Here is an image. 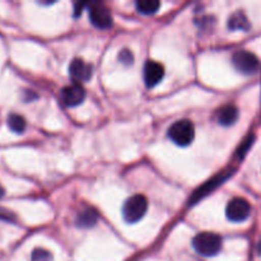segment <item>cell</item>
Returning <instances> with one entry per match:
<instances>
[{
  "label": "cell",
  "instance_id": "cell-1",
  "mask_svg": "<svg viewBox=\"0 0 261 261\" xmlns=\"http://www.w3.org/2000/svg\"><path fill=\"white\" fill-rule=\"evenodd\" d=\"M193 246L201 256H216L222 249V239L213 232H201L194 237Z\"/></svg>",
  "mask_w": 261,
  "mask_h": 261
},
{
  "label": "cell",
  "instance_id": "cell-2",
  "mask_svg": "<svg viewBox=\"0 0 261 261\" xmlns=\"http://www.w3.org/2000/svg\"><path fill=\"white\" fill-rule=\"evenodd\" d=\"M148 211V199L142 194H135L125 200L122 205V217L127 223H137Z\"/></svg>",
  "mask_w": 261,
  "mask_h": 261
},
{
  "label": "cell",
  "instance_id": "cell-3",
  "mask_svg": "<svg viewBox=\"0 0 261 261\" xmlns=\"http://www.w3.org/2000/svg\"><path fill=\"white\" fill-rule=\"evenodd\" d=\"M168 138L180 147H188L195 138V126L190 120H178L168 129Z\"/></svg>",
  "mask_w": 261,
  "mask_h": 261
},
{
  "label": "cell",
  "instance_id": "cell-4",
  "mask_svg": "<svg viewBox=\"0 0 261 261\" xmlns=\"http://www.w3.org/2000/svg\"><path fill=\"white\" fill-rule=\"evenodd\" d=\"M232 64L242 74H255L260 68V61L255 54L246 50L236 51L232 56Z\"/></svg>",
  "mask_w": 261,
  "mask_h": 261
},
{
  "label": "cell",
  "instance_id": "cell-5",
  "mask_svg": "<svg viewBox=\"0 0 261 261\" xmlns=\"http://www.w3.org/2000/svg\"><path fill=\"white\" fill-rule=\"evenodd\" d=\"M89 7V19L98 30H109L112 25V15L109 8L102 3H91Z\"/></svg>",
  "mask_w": 261,
  "mask_h": 261
},
{
  "label": "cell",
  "instance_id": "cell-6",
  "mask_svg": "<svg viewBox=\"0 0 261 261\" xmlns=\"http://www.w3.org/2000/svg\"><path fill=\"white\" fill-rule=\"evenodd\" d=\"M251 214V205L244 198H233L228 201L226 208V216L231 222H244Z\"/></svg>",
  "mask_w": 261,
  "mask_h": 261
},
{
  "label": "cell",
  "instance_id": "cell-7",
  "mask_svg": "<svg viewBox=\"0 0 261 261\" xmlns=\"http://www.w3.org/2000/svg\"><path fill=\"white\" fill-rule=\"evenodd\" d=\"M232 173H233V170L224 171V172H221L219 175H217L216 177H213L212 180H209L206 184H204L200 189H198V190L194 193L193 198L190 199V205L191 204H195L196 201H199L201 198H204L205 195H208L211 191L216 190V189L218 188V186H221L222 184L227 180V178H229V176H231Z\"/></svg>",
  "mask_w": 261,
  "mask_h": 261
},
{
  "label": "cell",
  "instance_id": "cell-8",
  "mask_svg": "<svg viewBox=\"0 0 261 261\" xmlns=\"http://www.w3.org/2000/svg\"><path fill=\"white\" fill-rule=\"evenodd\" d=\"M69 73H70V76L74 81V83L81 84L91 79L93 68H92L91 64L86 63L83 59H74L71 61L70 66H69Z\"/></svg>",
  "mask_w": 261,
  "mask_h": 261
},
{
  "label": "cell",
  "instance_id": "cell-9",
  "mask_svg": "<svg viewBox=\"0 0 261 261\" xmlns=\"http://www.w3.org/2000/svg\"><path fill=\"white\" fill-rule=\"evenodd\" d=\"M84 98H86V91L79 83L70 84L61 91V99L69 107L78 106L84 101Z\"/></svg>",
  "mask_w": 261,
  "mask_h": 261
},
{
  "label": "cell",
  "instance_id": "cell-10",
  "mask_svg": "<svg viewBox=\"0 0 261 261\" xmlns=\"http://www.w3.org/2000/svg\"><path fill=\"white\" fill-rule=\"evenodd\" d=\"M165 76V68L161 63L154 60H148L144 65V82L147 87H154Z\"/></svg>",
  "mask_w": 261,
  "mask_h": 261
},
{
  "label": "cell",
  "instance_id": "cell-11",
  "mask_svg": "<svg viewBox=\"0 0 261 261\" xmlns=\"http://www.w3.org/2000/svg\"><path fill=\"white\" fill-rule=\"evenodd\" d=\"M240 112L234 105H226L217 112V120L223 126H231L239 120Z\"/></svg>",
  "mask_w": 261,
  "mask_h": 261
},
{
  "label": "cell",
  "instance_id": "cell-12",
  "mask_svg": "<svg viewBox=\"0 0 261 261\" xmlns=\"http://www.w3.org/2000/svg\"><path fill=\"white\" fill-rule=\"evenodd\" d=\"M97 221H98V213H97L96 209L89 206V208L79 212L75 219V224L81 228H89V227H93L97 223Z\"/></svg>",
  "mask_w": 261,
  "mask_h": 261
},
{
  "label": "cell",
  "instance_id": "cell-13",
  "mask_svg": "<svg viewBox=\"0 0 261 261\" xmlns=\"http://www.w3.org/2000/svg\"><path fill=\"white\" fill-rule=\"evenodd\" d=\"M250 27H251V24L249 22V18L242 10H237L229 17L228 28L231 31H245V32H247Z\"/></svg>",
  "mask_w": 261,
  "mask_h": 261
},
{
  "label": "cell",
  "instance_id": "cell-14",
  "mask_svg": "<svg viewBox=\"0 0 261 261\" xmlns=\"http://www.w3.org/2000/svg\"><path fill=\"white\" fill-rule=\"evenodd\" d=\"M161 7V3L157 0H139L137 2L138 12L144 15H152L158 12Z\"/></svg>",
  "mask_w": 261,
  "mask_h": 261
},
{
  "label": "cell",
  "instance_id": "cell-15",
  "mask_svg": "<svg viewBox=\"0 0 261 261\" xmlns=\"http://www.w3.org/2000/svg\"><path fill=\"white\" fill-rule=\"evenodd\" d=\"M8 126L12 132L17 133V134H22L25 130V126H27V122H25L24 117L20 116L18 114H12L8 117Z\"/></svg>",
  "mask_w": 261,
  "mask_h": 261
},
{
  "label": "cell",
  "instance_id": "cell-16",
  "mask_svg": "<svg viewBox=\"0 0 261 261\" xmlns=\"http://www.w3.org/2000/svg\"><path fill=\"white\" fill-rule=\"evenodd\" d=\"M254 142H255V135L254 134L247 135V137L244 139V142L241 143V145H240V147L237 148L236 157L239 158V160H244L245 155L247 154V152H249V150L251 149V147H252V144H254Z\"/></svg>",
  "mask_w": 261,
  "mask_h": 261
},
{
  "label": "cell",
  "instance_id": "cell-17",
  "mask_svg": "<svg viewBox=\"0 0 261 261\" xmlns=\"http://www.w3.org/2000/svg\"><path fill=\"white\" fill-rule=\"evenodd\" d=\"M32 261H53V254L45 249H36L31 256Z\"/></svg>",
  "mask_w": 261,
  "mask_h": 261
},
{
  "label": "cell",
  "instance_id": "cell-18",
  "mask_svg": "<svg viewBox=\"0 0 261 261\" xmlns=\"http://www.w3.org/2000/svg\"><path fill=\"white\" fill-rule=\"evenodd\" d=\"M119 60H120V63L125 64V65H132L133 61H134L132 51L126 50V48H125V50H122L121 53L119 54Z\"/></svg>",
  "mask_w": 261,
  "mask_h": 261
},
{
  "label": "cell",
  "instance_id": "cell-19",
  "mask_svg": "<svg viewBox=\"0 0 261 261\" xmlns=\"http://www.w3.org/2000/svg\"><path fill=\"white\" fill-rule=\"evenodd\" d=\"M0 219H4V221H14V214L12 212L5 211V209H0Z\"/></svg>",
  "mask_w": 261,
  "mask_h": 261
},
{
  "label": "cell",
  "instance_id": "cell-20",
  "mask_svg": "<svg viewBox=\"0 0 261 261\" xmlns=\"http://www.w3.org/2000/svg\"><path fill=\"white\" fill-rule=\"evenodd\" d=\"M84 7H86V4H84V3H75V4H74V10H75V12H74V14H75V17H78V15L81 14L82 9H83Z\"/></svg>",
  "mask_w": 261,
  "mask_h": 261
},
{
  "label": "cell",
  "instance_id": "cell-21",
  "mask_svg": "<svg viewBox=\"0 0 261 261\" xmlns=\"http://www.w3.org/2000/svg\"><path fill=\"white\" fill-rule=\"evenodd\" d=\"M256 252L261 256V239L259 240V242H257V245H256Z\"/></svg>",
  "mask_w": 261,
  "mask_h": 261
},
{
  "label": "cell",
  "instance_id": "cell-22",
  "mask_svg": "<svg viewBox=\"0 0 261 261\" xmlns=\"http://www.w3.org/2000/svg\"><path fill=\"white\" fill-rule=\"evenodd\" d=\"M4 194H5L4 188H3V186L0 185V198H3V196H4Z\"/></svg>",
  "mask_w": 261,
  "mask_h": 261
}]
</instances>
